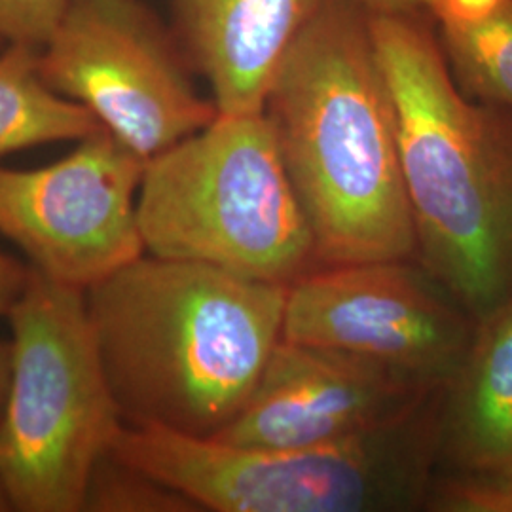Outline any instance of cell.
<instances>
[{"label":"cell","instance_id":"cell-21","mask_svg":"<svg viewBox=\"0 0 512 512\" xmlns=\"http://www.w3.org/2000/svg\"><path fill=\"white\" fill-rule=\"evenodd\" d=\"M8 511H12V503H10V499H8V495H6V490H4V486H2V480H0V512Z\"/></svg>","mask_w":512,"mask_h":512},{"label":"cell","instance_id":"cell-3","mask_svg":"<svg viewBox=\"0 0 512 512\" xmlns=\"http://www.w3.org/2000/svg\"><path fill=\"white\" fill-rule=\"evenodd\" d=\"M368 19L397 107L416 260L478 323L512 298V109L459 90L429 14Z\"/></svg>","mask_w":512,"mask_h":512},{"label":"cell","instance_id":"cell-20","mask_svg":"<svg viewBox=\"0 0 512 512\" xmlns=\"http://www.w3.org/2000/svg\"><path fill=\"white\" fill-rule=\"evenodd\" d=\"M10 378H12V342L0 338V418L8 397Z\"/></svg>","mask_w":512,"mask_h":512},{"label":"cell","instance_id":"cell-6","mask_svg":"<svg viewBox=\"0 0 512 512\" xmlns=\"http://www.w3.org/2000/svg\"><path fill=\"white\" fill-rule=\"evenodd\" d=\"M6 317L12 378L0 418V480L12 511H84L93 471L124 425L86 291L29 266Z\"/></svg>","mask_w":512,"mask_h":512},{"label":"cell","instance_id":"cell-9","mask_svg":"<svg viewBox=\"0 0 512 512\" xmlns=\"http://www.w3.org/2000/svg\"><path fill=\"white\" fill-rule=\"evenodd\" d=\"M145 164L101 129L54 164L0 167V234L31 268L88 291L147 253L137 213Z\"/></svg>","mask_w":512,"mask_h":512},{"label":"cell","instance_id":"cell-1","mask_svg":"<svg viewBox=\"0 0 512 512\" xmlns=\"http://www.w3.org/2000/svg\"><path fill=\"white\" fill-rule=\"evenodd\" d=\"M287 287L145 253L86 291L124 425L217 437L283 338Z\"/></svg>","mask_w":512,"mask_h":512},{"label":"cell","instance_id":"cell-17","mask_svg":"<svg viewBox=\"0 0 512 512\" xmlns=\"http://www.w3.org/2000/svg\"><path fill=\"white\" fill-rule=\"evenodd\" d=\"M69 0H0V40L40 48Z\"/></svg>","mask_w":512,"mask_h":512},{"label":"cell","instance_id":"cell-14","mask_svg":"<svg viewBox=\"0 0 512 512\" xmlns=\"http://www.w3.org/2000/svg\"><path fill=\"white\" fill-rule=\"evenodd\" d=\"M38 52L27 44L0 50V160L25 148L78 143L103 129L92 112L46 84Z\"/></svg>","mask_w":512,"mask_h":512},{"label":"cell","instance_id":"cell-16","mask_svg":"<svg viewBox=\"0 0 512 512\" xmlns=\"http://www.w3.org/2000/svg\"><path fill=\"white\" fill-rule=\"evenodd\" d=\"M423 511L512 512V459L480 467H437Z\"/></svg>","mask_w":512,"mask_h":512},{"label":"cell","instance_id":"cell-2","mask_svg":"<svg viewBox=\"0 0 512 512\" xmlns=\"http://www.w3.org/2000/svg\"><path fill=\"white\" fill-rule=\"evenodd\" d=\"M264 114L317 266L416 258L397 107L355 0L334 2L298 38Z\"/></svg>","mask_w":512,"mask_h":512},{"label":"cell","instance_id":"cell-11","mask_svg":"<svg viewBox=\"0 0 512 512\" xmlns=\"http://www.w3.org/2000/svg\"><path fill=\"white\" fill-rule=\"evenodd\" d=\"M338 0H173L177 38L219 114L264 112L298 38Z\"/></svg>","mask_w":512,"mask_h":512},{"label":"cell","instance_id":"cell-10","mask_svg":"<svg viewBox=\"0 0 512 512\" xmlns=\"http://www.w3.org/2000/svg\"><path fill=\"white\" fill-rule=\"evenodd\" d=\"M439 395L365 357L281 338L238 418L211 439L323 446L408 420Z\"/></svg>","mask_w":512,"mask_h":512},{"label":"cell","instance_id":"cell-5","mask_svg":"<svg viewBox=\"0 0 512 512\" xmlns=\"http://www.w3.org/2000/svg\"><path fill=\"white\" fill-rule=\"evenodd\" d=\"M150 255L289 287L315 243L264 112L219 114L148 160L137 198Z\"/></svg>","mask_w":512,"mask_h":512},{"label":"cell","instance_id":"cell-18","mask_svg":"<svg viewBox=\"0 0 512 512\" xmlns=\"http://www.w3.org/2000/svg\"><path fill=\"white\" fill-rule=\"evenodd\" d=\"M29 277V266H23L0 253V315H6L14 306Z\"/></svg>","mask_w":512,"mask_h":512},{"label":"cell","instance_id":"cell-19","mask_svg":"<svg viewBox=\"0 0 512 512\" xmlns=\"http://www.w3.org/2000/svg\"><path fill=\"white\" fill-rule=\"evenodd\" d=\"M368 16H420L429 0H355Z\"/></svg>","mask_w":512,"mask_h":512},{"label":"cell","instance_id":"cell-12","mask_svg":"<svg viewBox=\"0 0 512 512\" xmlns=\"http://www.w3.org/2000/svg\"><path fill=\"white\" fill-rule=\"evenodd\" d=\"M437 467L512 459V298L476 323L458 372L440 391Z\"/></svg>","mask_w":512,"mask_h":512},{"label":"cell","instance_id":"cell-4","mask_svg":"<svg viewBox=\"0 0 512 512\" xmlns=\"http://www.w3.org/2000/svg\"><path fill=\"white\" fill-rule=\"evenodd\" d=\"M439 397L401 423L323 446L270 448L122 425L107 454L200 511H418L439 463Z\"/></svg>","mask_w":512,"mask_h":512},{"label":"cell","instance_id":"cell-22","mask_svg":"<svg viewBox=\"0 0 512 512\" xmlns=\"http://www.w3.org/2000/svg\"><path fill=\"white\" fill-rule=\"evenodd\" d=\"M0 44H2V40H0Z\"/></svg>","mask_w":512,"mask_h":512},{"label":"cell","instance_id":"cell-8","mask_svg":"<svg viewBox=\"0 0 512 512\" xmlns=\"http://www.w3.org/2000/svg\"><path fill=\"white\" fill-rule=\"evenodd\" d=\"M475 329L416 258L317 266L287 287L283 340L348 351L437 393Z\"/></svg>","mask_w":512,"mask_h":512},{"label":"cell","instance_id":"cell-13","mask_svg":"<svg viewBox=\"0 0 512 512\" xmlns=\"http://www.w3.org/2000/svg\"><path fill=\"white\" fill-rule=\"evenodd\" d=\"M427 14L459 90L512 109V0H429Z\"/></svg>","mask_w":512,"mask_h":512},{"label":"cell","instance_id":"cell-7","mask_svg":"<svg viewBox=\"0 0 512 512\" xmlns=\"http://www.w3.org/2000/svg\"><path fill=\"white\" fill-rule=\"evenodd\" d=\"M38 67L52 90L143 162L219 116L194 88L179 38L141 0H69Z\"/></svg>","mask_w":512,"mask_h":512},{"label":"cell","instance_id":"cell-15","mask_svg":"<svg viewBox=\"0 0 512 512\" xmlns=\"http://www.w3.org/2000/svg\"><path fill=\"white\" fill-rule=\"evenodd\" d=\"M84 511L90 512H200L183 494L110 458L93 471Z\"/></svg>","mask_w":512,"mask_h":512}]
</instances>
